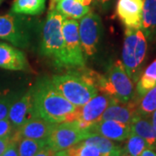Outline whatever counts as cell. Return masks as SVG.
Instances as JSON below:
<instances>
[{
	"mask_svg": "<svg viewBox=\"0 0 156 156\" xmlns=\"http://www.w3.org/2000/svg\"><path fill=\"white\" fill-rule=\"evenodd\" d=\"M147 147L148 145L142 137L134 133H130L122 150L130 156H140Z\"/></svg>",
	"mask_w": 156,
	"mask_h": 156,
	"instance_id": "obj_25",
	"label": "cell"
},
{
	"mask_svg": "<svg viewBox=\"0 0 156 156\" xmlns=\"http://www.w3.org/2000/svg\"><path fill=\"white\" fill-rule=\"evenodd\" d=\"M15 130L16 129L8 118L0 120V138L10 137L15 132Z\"/></svg>",
	"mask_w": 156,
	"mask_h": 156,
	"instance_id": "obj_28",
	"label": "cell"
},
{
	"mask_svg": "<svg viewBox=\"0 0 156 156\" xmlns=\"http://www.w3.org/2000/svg\"><path fill=\"white\" fill-rule=\"evenodd\" d=\"M81 46L86 56H92L97 51L102 33V23L100 17L89 11L81 18L78 27Z\"/></svg>",
	"mask_w": 156,
	"mask_h": 156,
	"instance_id": "obj_7",
	"label": "cell"
},
{
	"mask_svg": "<svg viewBox=\"0 0 156 156\" xmlns=\"http://www.w3.org/2000/svg\"><path fill=\"white\" fill-rule=\"evenodd\" d=\"M31 89L37 117L54 124L76 120L78 107L65 99L54 88L50 80H42Z\"/></svg>",
	"mask_w": 156,
	"mask_h": 156,
	"instance_id": "obj_1",
	"label": "cell"
},
{
	"mask_svg": "<svg viewBox=\"0 0 156 156\" xmlns=\"http://www.w3.org/2000/svg\"><path fill=\"white\" fill-rule=\"evenodd\" d=\"M81 72L98 91L120 102L127 103L135 97L134 83L126 72L122 61L115 62L105 75H100L90 69H82Z\"/></svg>",
	"mask_w": 156,
	"mask_h": 156,
	"instance_id": "obj_2",
	"label": "cell"
},
{
	"mask_svg": "<svg viewBox=\"0 0 156 156\" xmlns=\"http://www.w3.org/2000/svg\"><path fill=\"white\" fill-rule=\"evenodd\" d=\"M56 9L66 18L80 19L90 11L89 5H84L80 0H60Z\"/></svg>",
	"mask_w": 156,
	"mask_h": 156,
	"instance_id": "obj_19",
	"label": "cell"
},
{
	"mask_svg": "<svg viewBox=\"0 0 156 156\" xmlns=\"http://www.w3.org/2000/svg\"><path fill=\"white\" fill-rule=\"evenodd\" d=\"M0 68L9 70H25L28 62L21 50L0 43Z\"/></svg>",
	"mask_w": 156,
	"mask_h": 156,
	"instance_id": "obj_16",
	"label": "cell"
},
{
	"mask_svg": "<svg viewBox=\"0 0 156 156\" xmlns=\"http://www.w3.org/2000/svg\"><path fill=\"white\" fill-rule=\"evenodd\" d=\"M147 50V42L143 31L140 29L126 28L122 52V62L133 83H137L140 78Z\"/></svg>",
	"mask_w": 156,
	"mask_h": 156,
	"instance_id": "obj_5",
	"label": "cell"
},
{
	"mask_svg": "<svg viewBox=\"0 0 156 156\" xmlns=\"http://www.w3.org/2000/svg\"><path fill=\"white\" fill-rule=\"evenodd\" d=\"M18 141L19 140L16 139L12 134L11 142L2 156H18Z\"/></svg>",
	"mask_w": 156,
	"mask_h": 156,
	"instance_id": "obj_29",
	"label": "cell"
},
{
	"mask_svg": "<svg viewBox=\"0 0 156 156\" xmlns=\"http://www.w3.org/2000/svg\"><path fill=\"white\" fill-rule=\"evenodd\" d=\"M54 156H68V152L67 150L56 151Z\"/></svg>",
	"mask_w": 156,
	"mask_h": 156,
	"instance_id": "obj_34",
	"label": "cell"
},
{
	"mask_svg": "<svg viewBox=\"0 0 156 156\" xmlns=\"http://www.w3.org/2000/svg\"><path fill=\"white\" fill-rule=\"evenodd\" d=\"M140 156H156V152L154 149L147 147L141 153Z\"/></svg>",
	"mask_w": 156,
	"mask_h": 156,
	"instance_id": "obj_32",
	"label": "cell"
},
{
	"mask_svg": "<svg viewBox=\"0 0 156 156\" xmlns=\"http://www.w3.org/2000/svg\"><path fill=\"white\" fill-rule=\"evenodd\" d=\"M120 156H130V155L128 154L126 152H124V151L122 150V152H121V154H120Z\"/></svg>",
	"mask_w": 156,
	"mask_h": 156,
	"instance_id": "obj_35",
	"label": "cell"
},
{
	"mask_svg": "<svg viewBox=\"0 0 156 156\" xmlns=\"http://www.w3.org/2000/svg\"><path fill=\"white\" fill-rule=\"evenodd\" d=\"M50 82L65 99L76 107L83 106L98 94V89L81 72L56 75Z\"/></svg>",
	"mask_w": 156,
	"mask_h": 156,
	"instance_id": "obj_4",
	"label": "cell"
},
{
	"mask_svg": "<svg viewBox=\"0 0 156 156\" xmlns=\"http://www.w3.org/2000/svg\"><path fill=\"white\" fill-rule=\"evenodd\" d=\"M113 100L112 97L106 94H97L83 106L78 107L77 118L76 122L79 127L88 129L92 125L100 122L105 109Z\"/></svg>",
	"mask_w": 156,
	"mask_h": 156,
	"instance_id": "obj_10",
	"label": "cell"
},
{
	"mask_svg": "<svg viewBox=\"0 0 156 156\" xmlns=\"http://www.w3.org/2000/svg\"><path fill=\"white\" fill-rule=\"evenodd\" d=\"M16 101V96L10 94V91L0 95V120L8 118L11 105Z\"/></svg>",
	"mask_w": 156,
	"mask_h": 156,
	"instance_id": "obj_27",
	"label": "cell"
},
{
	"mask_svg": "<svg viewBox=\"0 0 156 156\" xmlns=\"http://www.w3.org/2000/svg\"><path fill=\"white\" fill-rule=\"evenodd\" d=\"M92 134L89 129L80 128L77 122H62L56 124L46 139L47 145L53 150H66L78 142L84 140Z\"/></svg>",
	"mask_w": 156,
	"mask_h": 156,
	"instance_id": "obj_6",
	"label": "cell"
},
{
	"mask_svg": "<svg viewBox=\"0 0 156 156\" xmlns=\"http://www.w3.org/2000/svg\"><path fill=\"white\" fill-rule=\"evenodd\" d=\"M156 86V59L140 74L136 83L135 95L140 98Z\"/></svg>",
	"mask_w": 156,
	"mask_h": 156,
	"instance_id": "obj_21",
	"label": "cell"
},
{
	"mask_svg": "<svg viewBox=\"0 0 156 156\" xmlns=\"http://www.w3.org/2000/svg\"><path fill=\"white\" fill-rule=\"evenodd\" d=\"M143 0H118L116 15L128 29H140Z\"/></svg>",
	"mask_w": 156,
	"mask_h": 156,
	"instance_id": "obj_12",
	"label": "cell"
},
{
	"mask_svg": "<svg viewBox=\"0 0 156 156\" xmlns=\"http://www.w3.org/2000/svg\"><path fill=\"white\" fill-rule=\"evenodd\" d=\"M34 118H37V115L34 108L32 89H30L20 99L13 102L9 111L8 119L14 128L18 129L24 123Z\"/></svg>",
	"mask_w": 156,
	"mask_h": 156,
	"instance_id": "obj_11",
	"label": "cell"
},
{
	"mask_svg": "<svg viewBox=\"0 0 156 156\" xmlns=\"http://www.w3.org/2000/svg\"><path fill=\"white\" fill-rule=\"evenodd\" d=\"M131 133L139 135L145 140L149 148L156 149V130L148 117L137 114L130 123Z\"/></svg>",
	"mask_w": 156,
	"mask_h": 156,
	"instance_id": "obj_17",
	"label": "cell"
},
{
	"mask_svg": "<svg viewBox=\"0 0 156 156\" xmlns=\"http://www.w3.org/2000/svg\"><path fill=\"white\" fill-rule=\"evenodd\" d=\"M56 124L47 122L42 118H34L16 129L18 137L33 140H46Z\"/></svg>",
	"mask_w": 156,
	"mask_h": 156,
	"instance_id": "obj_15",
	"label": "cell"
},
{
	"mask_svg": "<svg viewBox=\"0 0 156 156\" xmlns=\"http://www.w3.org/2000/svg\"><path fill=\"white\" fill-rule=\"evenodd\" d=\"M9 90H5V91H0V95H3V94H5V93H6V92H8Z\"/></svg>",
	"mask_w": 156,
	"mask_h": 156,
	"instance_id": "obj_37",
	"label": "cell"
},
{
	"mask_svg": "<svg viewBox=\"0 0 156 156\" xmlns=\"http://www.w3.org/2000/svg\"><path fill=\"white\" fill-rule=\"evenodd\" d=\"M84 141L95 145L101 153V156H120L122 147L115 144L111 140L98 134H93L84 140Z\"/></svg>",
	"mask_w": 156,
	"mask_h": 156,
	"instance_id": "obj_22",
	"label": "cell"
},
{
	"mask_svg": "<svg viewBox=\"0 0 156 156\" xmlns=\"http://www.w3.org/2000/svg\"><path fill=\"white\" fill-rule=\"evenodd\" d=\"M101 3H102V4H105V3H107V2H108L109 0H99Z\"/></svg>",
	"mask_w": 156,
	"mask_h": 156,
	"instance_id": "obj_36",
	"label": "cell"
},
{
	"mask_svg": "<svg viewBox=\"0 0 156 156\" xmlns=\"http://www.w3.org/2000/svg\"><path fill=\"white\" fill-rule=\"evenodd\" d=\"M0 38L19 48H26L30 42V32L27 23L13 14L0 16Z\"/></svg>",
	"mask_w": 156,
	"mask_h": 156,
	"instance_id": "obj_8",
	"label": "cell"
},
{
	"mask_svg": "<svg viewBox=\"0 0 156 156\" xmlns=\"http://www.w3.org/2000/svg\"><path fill=\"white\" fill-rule=\"evenodd\" d=\"M64 18L56 9H50L43 28L41 43V52L59 68H69L62 35Z\"/></svg>",
	"mask_w": 156,
	"mask_h": 156,
	"instance_id": "obj_3",
	"label": "cell"
},
{
	"mask_svg": "<svg viewBox=\"0 0 156 156\" xmlns=\"http://www.w3.org/2000/svg\"><path fill=\"white\" fill-rule=\"evenodd\" d=\"M156 109V86L147 92L137 101V113L145 117H149Z\"/></svg>",
	"mask_w": 156,
	"mask_h": 156,
	"instance_id": "obj_23",
	"label": "cell"
},
{
	"mask_svg": "<svg viewBox=\"0 0 156 156\" xmlns=\"http://www.w3.org/2000/svg\"><path fill=\"white\" fill-rule=\"evenodd\" d=\"M55 151L48 145H45L44 147H42L40 150L35 154V156H54Z\"/></svg>",
	"mask_w": 156,
	"mask_h": 156,
	"instance_id": "obj_30",
	"label": "cell"
},
{
	"mask_svg": "<svg viewBox=\"0 0 156 156\" xmlns=\"http://www.w3.org/2000/svg\"><path fill=\"white\" fill-rule=\"evenodd\" d=\"M68 156H101L99 149L95 145L84 140L78 142L67 149Z\"/></svg>",
	"mask_w": 156,
	"mask_h": 156,
	"instance_id": "obj_26",
	"label": "cell"
},
{
	"mask_svg": "<svg viewBox=\"0 0 156 156\" xmlns=\"http://www.w3.org/2000/svg\"><path fill=\"white\" fill-rule=\"evenodd\" d=\"M45 145H47L46 140L21 138L18 141V156H35Z\"/></svg>",
	"mask_w": 156,
	"mask_h": 156,
	"instance_id": "obj_24",
	"label": "cell"
},
{
	"mask_svg": "<svg viewBox=\"0 0 156 156\" xmlns=\"http://www.w3.org/2000/svg\"><path fill=\"white\" fill-rule=\"evenodd\" d=\"M46 0H14L11 11L17 15L36 16L45 9Z\"/></svg>",
	"mask_w": 156,
	"mask_h": 156,
	"instance_id": "obj_20",
	"label": "cell"
},
{
	"mask_svg": "<svg viewBox=\"0 0 156 156\" xmlns=\"http://www.w3.org/2000/svg\"><path fill=\"white\" fill-rule=\"evenodd\" d=\"M137 101L132 100L127 103H122L116 100L112 101L111 103L105 109L101 121L114 120L116 122L130 124L133 118L137 115Z\"/></svg>",
	"mask_w": 156,
	"mask_h": 156,
	"instance_id": "obj_14",
	"label": "cell"
},
{
	"mask_svg": "<svg viewBox=\"0 0 156 156\" xmlns=\"http://www.w3.org/2000/svg\"><path fill=\"white\" fill-rule=\"evenodd\" d=\"M140 30L147 40L153 41L156 37V0H143Z\"/></svg>",
	"mask_w": 156,
	"mask_h": 156,
	"instance_id": "obj_18",
	"label": "cell"
},
{
	"mask_svg": "<svg viewBox=\"0 0 156 156\" xmlns=\"http://www.w3.org/2000/svg\"><path fill=\"white\" fill-rule=\"evenodd\" d=\"M151 122H152L154 128L156 130V109L151 115Z\"/></svg>",
	"mask_w": 156,
	"mask_h": 156,
	"instance_id": "obj_33",
	"label": "cell"
},
{
	"mask_svg": "<svg viewBox=\"0 0 156 156\" xmlns=\"http://www.w3.org/2000/svg\"><path fill=\"white\" fill-rule=\"evenodd\" d=\"M2 2H3V0H0V4H1Z\"/></svg>",
	"mask_w": 156,
	"mask_h": 156,
	"instance_id": "obj_38",
	"label": "cell"
},
{
	"mask_svg": "<svg viewBox=\"0 0 156 156\" xmlns=\"http://www.w3.org/2000/svg\"><path fill=\"white\" fill-rule=\"evenodd\" d=\"M11 140V136L6 138H0V156L3 155V154L5 152L8 146L10 144Z\"/></svg>",
	"mask_w": 156,
	"mask_h": 156,
	"instance_id": "obj_31",
	"label": "cell"
},
{
	"mask_svg": "<svg viewBox=\"0 0 156 156\" xmlns=\"http://www.w3.org/2000/svg\"><path fill=\"white\" fill-rule=\"evenodd\" d=\"M89 131L93 134H98L115 141H123L128 139L131 133L130 124L116 122L114 120H104L89 127Z\"/></svg>",
	"mask_w": 156,
	"mask_h": 156,
	"instance_id": "obj_13",
	"label": "cell"
},
{
	"mask_svg": "<svg viewBox=\"0 0 156 156\" xmlns=\"http://www.w3.org/2000/svg\"><path fill=\"white\" fill-rule=\"evenodd\" d=\"M78 27L79 23L76 19L66 17L63 19L62 35L69 68H83L85 65Z\"/></svg>",
	"mask_w": 156,
	"mask_h": 156,
	"instance_id": "obj_9",
	"label": "cell"
}]
</instances>
